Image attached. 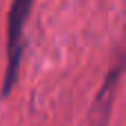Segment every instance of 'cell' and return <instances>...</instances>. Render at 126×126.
Returning a JSON list of instances; mask_svg holds the SVG:
<instances>
[{"label": "cell", "instance_id": "1", "mask_svg": "<svg viewBox=\"0 0 126 126\" xmlns=\"http://www.w3.org/2000/svg\"><path fill=\"white\" fill-rule=\"evenodd\" d=\"M35 0H11L9 18H7V62H4V78H2V97L11 93L18 82L22 53H24V27Z\"/></svg>", "mask_w": 126, "mask_h": 126}, {"label": "cell", "instance_id": "2", "mask_svg": "<svg viewBox=\"0 0 126 126\" xmlns=\"http://www.w3.org/2000/svg\"><path fill=\"white\" fill-rule=\"evenodd\" d=\"M124 73H126V29L117 42V47H115V51H113L109 73H106L97 95L93 97V104L89 111V126H109L115 93H117V86H120V80Z\"/></svg>", "mask_w": 126, "mask_h": 126}]
</instances>
